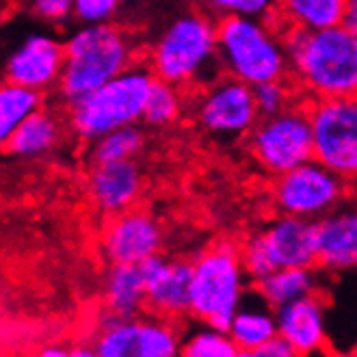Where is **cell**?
Segmentation results:
<instances>
[{
  "mask_svg": "<svg viewBox=\"0 0 357 357\" xmlns=\"http://www.w3.org/2000/svg\"><path fill=\"white\" fill-rule=\"evenodd\" d=\"M347 0H278L282 24L301 31H323L340 26Z\"/></svg>",
  "mask_w": 357,
  "mask_h": 357,
  "instance_id": "cell-22",
  "label": "cell"
},
{
  "mask_svg": "<svg viewBox=\"0 0 357 357\" xmlns=\"http://www.w3.org/2000/svg\"><path fill=\"white\" fill-rule=\"evenodd\" d=\"M254 96H256V104L262 117L266 115H275L284 109H288L292 102V89L286 85V80H271V82H262V85L254 87Z\"/></svg>",
  "mask_w": 357,
  "mask_h": 357,
  "instance_id": "cell-28",
  "label": "cell"
},
{
  "mask_svg": "<svg viewBox=\"0 0 357 357\" xmlns=\"http://www.w3.org/2000/svg\"><path fill=\"white\" fill-rule=\"evenodd\" d=\"M297 87L314 100L357 96V37L347 26L282 33Z\"/></svg>",
  "mask_w": 357,
  "mask_h": 357,
  "instance_id": "cell-1",
  "label": "cell"
},
{
  "mask_svg": "<svg viewBox=\"0 0 357 357\" xmlns=\"http://www.w3.org/2000/svg\"><path fill=\"white\" fill-rule=\"evenodd\" d=\"M245 355L247 357H299L297 351L292 349L286 340H282L280 335L278 338H273L271 342L262 344L256 351H245Z\"/></svg>",
  "mask_w": 357,
  "mask_h": 357,
  "instance_id": "cell-32",
  "label": "cell"
},
{
  "mask_svg": "<svg viewBox=\"0 0 357 357\" xmlns=\"http://www.w3.org/2000/svg\"><path fill=\"white\" fill-rule=\"evenodd\" d=\"M107 307L119 314L121 319L139 317L148 305V290L139 264H113L107 275Z\"/></svg>",
  "mask_w": 357,
  "mask_h": 357,
  "instance_id": "cell-19",
  "label": "cell"
},
{
  "mask_svg": "<svg viewBox=\"0 0 357 357\" xmlns=\"http://www.w3.org/2000/svg\"><path fill=\"white\" fill-rule=\"evenodd\" d=\"M70 357H102L98 353V349H91V347H78L74 351H70Z\"/></svg>",
  "mask_w": 357,
  "mask_h": 357,
  "instance_id": "cell-35",
  "label": "cell"
},
{
  "mask_svg": "<svg viewBox=\"0 0 357 357\" xmlns=\"http://www.w3.org/2000/svg\"><path fill=\"white\" fill-rule=\"evenodd\" d=\"M66 63L59 87L68 102L107 85L135 66V44L130 35L119 26L85 24L66 41Z\"/></svg>",
  "mask_w": 357,
  "mask_h": 357,
  "instance_id": "cell-3",
  "label": "cell"
},
{
  "mask_svg": "<svg viewBox=\"0 0 357 357\" xmlns=\"http://www.w3.org/2000/svg\"><path fill=\"white\" fill-rule=\"evenodd\" d=\"M102 249L111 264H141L162 249V227L145 210L115 215L102 236Z\"/></svg>",
  "mask_w": 357,
  "mask_h": 357,
  "instance_id": "cell-13",
  "label": "cell"
},
{
  "mask_svg": "<svg viewBox=\"0 0 357 357\" xmlns=\"http://www.w3.org/2000/svg\"><path fill=\"white\" fill-rule=\"evenodd\" d=\"M182 340L165 317H132L100 331L96 349L102 357H180Z\"/></svg>",
  "mask_w": 357,
  "mask_h": 357,
  "instance_id": "cell-12",
  "label": "cell"
},
{
  "mask_svg": "<svg viewBox=\"0 0 357 357\" xmlns=\"http://www.w3.org/2000/svg\"><path fill=\"white\" fill-rule=\"evenodd\" d=\"M238 357H247V355H245V351H241V355H238Z\"/></svg>",
  "mask_w": 357,
  "mask_h": 357,
  "instance_id": "cell-38",
  "label": "cell"
},
{
  "mask_svg": "<svg viewBox=\"0 0 357 357\" xmlns=\"http://www.w3.org/2000/svg\"><path fill=\"white\" fill-rule=\"evenodd\" d=\"M184 107H186L184 89L156 78L148 104H145L143 123H148L150 128H169V126L180 121Z\"/></svg>",
  "mask_w": 357,
  "mask_h": 357,
  "instance_id": "cell-25",
  "label": "cell"
},
{
  "mask_svg": "<svg viewBox=\"0 0 357 357\" xmlns=\"http://www.w3.org/2000/svg\"><path fill=\"white\" fill-rule=\"evenodd\" d=\"M247 150L268 176H282L314 158V132L310 107L290 104L288 109L260 117L247 135Z\"/></svg>",
  "mask_w": 357,
  "mask_h": 357,
  "instance_id": "cell-8",
  "label": "cell"
},
{
  "mask_svg": "<svg viewBox=\"0 0 357 357\" xmlns=\"http://www.w3.org/2000/svg\"><path fill=\"white\" fill-rule=\"evenodd\" d=\"M319 288V278L314 266L299 268H278L264 280L256 282L258 297L273 310L299 301L303 297L314 295Z\"/></svg>",
  "mask_w": 357,
  "mask_h": 357,
  "instance_id": "cell-20",
  "label": "cell"
},
{
  "mask_svg": "<svg viewBox=\"0 0 357 357\" xmlns=\"http://www.w3.org/2000/svg\"><path fill=\"white\" fill-rule=\"evenodd\" d=\"M121 3H137V0H121Z\"/></svg>",
  "mask_w": 357,
  "mask_h": 357,
  "instance_id": "cell-37",
  "label": "cell"
},
{
  "mask_svg": "<svg viewBox=\"0 0 357 357\" xmlns=\"http://www.w3.org/2000/svg\"><path fill=\"white\" fill-rule=\"evenodd\" d=\"M145 148V135L135 126H123L113 132L93 141L91 160L93 162H119V160H135Z\"/></svg>",
  "mask_w": 357,
  "mask_h": 357,
  "instance_id": "cell-26",
  "label": "cell"
},
{
  "mask_svg": "<svg viewBox=\"0 0 357 357\" xmlns=\"http://www.w3.org/2000/svg\"><path fill=\"white\" fill-rule=\"evenodd\" d=\"M39 357H70V351H63L59 347H48L39 353Z\"/></svg>",
  "mask_w": 357,
  "mask_h": 357,
  "instance_id": "cell-36",
  "label": "cell"
},
{
  "mask_svg": "<svg viewBox=\"0 0 357 357\" xmlns=\"http://www.w3.org/2000/svg\"><path fill=\"white\" fill-rule=\"evenodd\" d=\"M41 109L39 91L26 89L15 82L0 85V148H7L9 139L29 115Z\"/></svg>",
  "mask_w": 357,
  "mask_h": 357,
  "instance_id": "cell-24",
  "label": "cell"
},
{
  "mask_svg": "<svg viewBox=\"0 0 357 357\" xmlns=\"http://www.w3.org/2000/svg\"><path fill=\"white\" fill-rule=\"evenodd\" d=\"M33 9L48 22H63L74 13V0H35Z\"/></svg>",
  "mask_w": 357,
  "mask_h": 357,
  "instance_id": "cell-30",
  "label": "cell"
},
{
  "mask_svg": "<svg viewBox=\"0 0 357 357\" xmlns=\"http://www.w3.org/2000/svg\"><path fill=\"white\" fill-rule=\"evenodd\" d=\"M66 48L46 35L29 37L9 59L7 76L15 85L33 91H44L61 80Z\"/></svg>",
  "mask_w": 357,
  "mask_h": 357,
  "instance_id": "cell-16",
  "label": "cell"
},
{
  "mask_svg": "<svg viewBox=\"0 0 357 357\" xmlns=\"http://www.w3.org/2000/svg\"><path fill=\"white\" fill-rule=\"evenodd\" d=\"M317 227L319 266L331 273L357 271V204H340Z\"/></svg>",
  "mask_w": 357,
  "mask_h": 357,
  "instance_id": "cell-17",
  "label": "cell"
},
{
  "mask_svg": "<svg viewBox=\"0 0 357 357\" xmlns=\"http://www.w3.org/2000/svg\"><path fill=\"white\" fill-rule=\"evenodd\" d=\"M143 193V172L137 160L93 162L89 195L100 213L115 217L130 210Z\"/></svg>",
  "mask_w": 357,
  "mask_h": 357,
  "instance_id": "cell-15",
  "label": "cell"
},
{
  "mask_svg": "<svg viewBox=\"0 0 357 357\" xmlns=\"http://www.w3.org/2000/svg\"><path fill=\"white\" fill-rule=\"evenodd\" d=\"M232 13L245 15V17L266 20L268 15L278 13V0H234Z\"/></svg>",
  "mask_w": 357,
  "mask_h": 357,
  "instance_id": "cell-31",
  "label": "cell"
},
{
  "mask_svg": "<svg viewBox=\"0 0 357 357\" xmlns=\"http://www.w3.org/2000/svg\"><path fill=\"white\" fill-rule=\"evenodd\" d=\"M148 290V305L165 319L191 314L193 262L167 260L160 254L139 264Z\"/></svg>",
  "mask_w": 357,
  "mask_h": 357,
  "instance_id": "cell-14",
  "label": "cell"
},
{
  "mask_svg": "<svg viewBox=\"0 0 357 357\" xmlns=\"http://www.w3.org/2000/svg\"><path fill=\"white\" fill-rule=\"evenodd\" d=\"M150 70L172 85L204 87L219 76L217 22L206 11H184L167 24L150 50Z\"/></svg>",
  "mask_w": 357,
  "mask_h": 357,
  "instance_id": "cell-2",
  "label": "cell"
},
{
  "mask_svg": "<svg viewBox=\"0 0 357 357\" xmlns=\"http://www.w3.org/2000/svg\"><path fill=\"white\" fill-rule=\"evenodd\" d=\"M314 158L347 182H357V96L310 104Z\"/></svg>",
  "mask_w": 357,
  "mask_h": 357,
  "instance_id": "cell-11",
  "label": "cell"
},
{
  "mask_svg": "<svg viewBox=\"0 0 357 357\" xmlns=\"http://www.w3.org/2000/svg\"><path fill=\"white\" fill-rule=\"evenodd\" d=\"M243 266L251 282H260L278 268L319 264L317 221L280 215L241 247Z\"/></svg>",
  "mask_w": 357,
  "mask_h": 357,
  "instance_id": "cell-7",
  "label": "cell"
},
{
  "mask_svg": "<svg viewBox=\"0 0 357 357\" xmlns=\"http://www.w3.org/2000/svg\"><path fill=\"white\" fill-rule=\"evenodd\" d=\"M247 271L241 249L221 241L193 260L191 314L202 323L227 331L232 317L245 301Z\"/></svg>",
  "mask_w": 357,
  "mask_h": 357,
  "instance_id": "cell-6",
  "label": "cell"
},
{
  "mask_svg": "<svg viewBox=\"0 0 357 357\" xmlns=\"http://www.w3.org/2000/svg\"><path fill=\"white\" fill-rule=\"evenodd\" d=\"M241 349L232 342L227 331L202 325L182 340L180 357H238Z\"/></svg>",
  "mask_w": 357,
  "mask_h": 357,
  "instance_id": "cell-27",
  "label": "cell"
},
{
  "mask_svg": "<svg viewBox=\"0 0 357 357\" xmlns=\"http://www.w3.org/2000/svg\"><path fill=\"white\" fill-rule=\"evenodd\" d=\"M221 70L245 85L286 78L290 63L282 35L271 22L229 13L217 22Z\"/></svg>",
  "mask_w": 357,
  "mask_h": 357,
  "instance_id": "cell-4",
  "label": "cell"
},
{
  "mask_svg": "<svg viewBox=\"0 0 357 357\" xmlns=\"http://www.w3.org/2000/svg\"><path fill=\"white\" fill-rule=\"evenodd\" d=\"M195 126L215 139H241L262 117L256 104L254 87L232 78L217 76L199 87L191 102Z\"/></svg>",
  "mask_w": 357,
  "mask_h": 357,
  "instance_id": "cell-9",
  "label": "cell"
},
{
  "mask_svg": "<svg viewBox=\"0 0 357 357\" xmlns=\"http://www.w3.org/2000/svg\"><path fill=\"white\" fill-rule=\"evenodd\" d=\"M156 76L150 68L132 66L107 85L70 102V123L78 137L96 141L123 126L143 121Z\"/></svg>",
  "mask_w": 357,
  "mask_h": 357,
  "instance_id": "cell-5",
  "label": "cell"
},
{
  "mask_svg": "<svg viewBox=\"0 0 357 357\" xmlns=\"http://www.w3.org/2000/svg\"><path fill=\"white\" fill-rule=\"evenodd\" d=\"M227 335L241 351H256L262 344L278 338V317L275 310L268 307L262 299L260 303H245L236 310Z\"/></svg>",
  "mask_w": 357,
  "mask_h": 357,
  "instance_id": "cell-21",
  "label": "cell"
},
{
  "mask_svg": "<svg viewBox=\"0 0 357 357\" xmlns=\"http://www.w3.org/2000/svg\"><path fill=\"white\" fill-rule=\"evenodd\" d=\"M278 335L286 340L297 355L317 353L327 338L325 307L317 295L303 297L275 310Z\"/></svg>",
  "mask_w": 357,
  "mask_h": 357,
  "instance_id": "cell-18",
  "label": "cell"
},
{
  "mask_svg": "<svg viewBox=\"0 0 357 357\" xmlns=\"http://www.w3.org/2000/svg\"><path fill=\"white\" fill-rule=\"evenodd\" d=\"M119 5L121 0H74V15L82 24H107Z\"/></svg>",
  "mask_w": 357,
  "mask_h": 357,
  "instance_id": "cell-29",
  "label": "cell"
},
{
  "mask_svg": "<svg viewBox=\"0 0 357 357\" xmlns=\"http://www.w3.org/2000/svg\"><path fill=\"white\" fill-rule=\"evenodd\" d=\"M197 5L206 7L208 11H221V13H232V5L234 0H195Z\"/></svg>",
  "mask_w": 357,
  "mask_h": 357,
  "instance_id": "cell-34",
  "label": "cell"
},
{
  "mask_svg": "<svg viewBox=\"0 0 357 357\" xmlns=\"http://www.w3.org/2000/svg\"><path fill=\"white\" fill-rule=\"evenodd\" d=\"M61 137V128L54 115L48 111H35L29 115L7 143V150L20 158H37L50 152Z\"/></svg>",
  "mask_w": 357,
  "mask_h": 357,
  "instance_id": "cell-23",
  "label": "cell"
},
{
  "mask_svg": "<svg viewBox=\"0 0 357 357\" xmlns=\"http://www.w3.org/2000/svg\"><path fill=\"white\" fill-rule=\"evenodd\" d=\"M342 26H347V29L357 37V0H347Z\"/></svg>",
  "mask_w": 357,
  "mask_h": 357,
  "instance_id": "cell-33",
  "label": "cell"
},
{
  "mask_svg": "<svg viewBox=\"0 0 357 357\" xmlns=\"http://www.w3.org/2000/svg\"><path fill=\"white\" fill-rule=\"evenodd\" d=\"M271 195L280 215L321 221L342 204L347 195V180L312 158L278 176Z\"/></svg>",
  "mask_w": 357,
  "mask_h": 357,
  "instance_id": "cell-10",
  "label": "cell"
}]
</instances>
